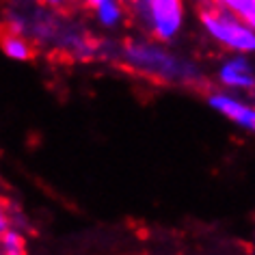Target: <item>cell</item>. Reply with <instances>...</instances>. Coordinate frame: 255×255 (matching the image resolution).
<instances>
[{
  "label": "cell",
  "mask_w": 255,
  "mask_h": 255,
  "mask_svg": "<svg viewBox=\"0 0 255 255\" xmlns=\"http://www.w3.org/2000/svg\"><path fill=\"white\" fill-rule=\"evenodd\" d=\"M69 0H43V4H48L50 9H63Z\"/></svg>",
  "instance_id": "8fae6325"
},
{
  "label": "cell",
  "mask_w": 255,
  "mask_h": 255,
  "mask_svg": "<svg viewBox=\"0 0 255 255\" xmlns=\"http://www.w3.org/2000/svg\"><path fill=\"white\" fill-rule=\"evenodd\" d=\"M141 22L158 41H171L184 22L182 0H134Z\"/></svg>",
  "instance_id": "7a4b0ae2"
},
{
  "label": "cell",
  "mask_w": 255,
  "mask_h": 255,
  "mask_svg": "<svg viewBox=\"0 0 255 255\" xmlns=\"http://www.w3.org/2000/svg\"><path fill=\"white\" fill-rule=\"evenodd\" d=\"M121 2H124V4H128V2H134V0H121Z\"/></svg>",
  "instance_id": "4fadbf2b"
},
{
  "label": "cell",
  "mask_w": 255,
  "mask_h": 255,
  "mask_svg": "<svg viewBox=\"0 0 255 255\" xmlns=\"http://www.w3.org/2000/svg\"><path fill=\"white\" fill-rule=\"evenodd\" d=\"M85 2H87V7H89V9H95L98 4L104 2V0H85Z\"/></svg>",
  "instance_id": "7c38bea8"
},
{
  "label": "cell",
  "mask_w": 255,
  "mask_h": 255,
  "mask_svg": "<svg viewBox=\"0 0 255 255\" xmlns=\"http://www.w3.org/2000/svg\"><path fill=\"white\" fill-rule=\"evenodd\" d=\"M221 82L236 89H251L255 85V78L245 59H234L221 67Z\"/></svg>",
  "instance_id": "8992f818"
},
{
  "label": "cell",
  "mask_w": 255,
  "mask_h": 255,
  "mask_svg": "<svg viewBox=\"0 0 255 255\" xmlns=\"http://www.w3.org/2000/svg\"><path fill=\"white\" fill-rule=\"evenodd\" d=\"M11 225V219H9V214L4 212V208L0 206V232H4V229H9Z\"/></svg>",
  "instance_id": "30bf717a"
},
{
  "label": "cell",
  "mask_w": 255,
  "mask_h": 255,
  "mask_svg": "<svg viewBox=\"0 0 255 255\" xmlns=\"http://www.w3.org/2000/svg\"><path fill=\"white\" fill-rule=\"evenodd\" d=\"M126 56L134 65L156 76H182V65L175 63L167 52L158 50L147 43H128Z\"/></svg>",
  "instance_id": "3957f363"
},
{
  "label": "cell",
  "mask_w": 255,
  "mask_h": 255,
  "mask_svg": "<svg viewBox=\"0 0 255 255\" xmlns=\"http://www.w3.org/2000/svg\"><path fill=\"white\" fill-rule=\"evenodd\" d=\"M0 50L13 61H30L35 59V48L26 41L24 33H17L7 24L0 26Z\"/></svg>",
  "instance_id": "5b68a950"
},
{
  "label": "cell",
  "mask_w": 255,
  "mask_h": 255,
  "mask_svg": "<svg viewBox=\"0 0 255 255\" xmlns=\"http://www.w3.org/2000/svg\"><path fill=\"white\" fill-rule=\"evenodd\" d=\"M214 2L223 4L255 30V0H214Z\"/></svg>",
  "instance_id": "ba28073f"
},
{
  "label": "cell",
  "mask_w": 255,
  "mask_h": 255,
  "mask_svg": "<svg viewBox=\"0 0 255 255\" xmlns=\"http://www.w3.org/2000/svg\"><path fill=\"white\" fill-rule=\"evenodd\" d=\"M95 11V17H98V22L102 26H117L121 22V17H124V2L121 0H104L102 4L93 9Z\"/></svg>",
  "instance_id": "52a82bcc"
},
{
  "label": "cell",
  "mask_w": 255,
  "mask_h": 255,
  "mask_svg": "<svg viewBox=\"0 0 255 255\" xmlns=\"http://www.w3.org/2000/svg\"><path fill=\"white\" fill-rule=\"evenodd\" d=\"M0 247H2L4 253L9 255H22L26 253V240H24V236L17 232V229H4V232H0Z\"/></svg>",
  "instance_id": "9c48e42d"
},
{
  "label": "cell",
  "mask_w": 255,
  "mask_h": 255,
  "mask_svg": "<svg viewBox=\"0 0 255 255\" xmlns=\"http://www.w3.org/2000/svg\"><path fill=\"white\" fill-rule=\"evenodd\" d=\"M210 106L216 108L219 113H223L227 119L236 121L238 126L255 132V111L253 108H249L247 104H242V102L229 98V95L216 93V95H210Z\"/></svg>",
  "instance_id": "277c9868"
},
{
  "label": "cell",
  "mask_w": 255,
  "mask_h": 255,
  "mask_svg": "<svg viewBox=\"0 0 255 255\" xmlns=\"http://www.w3.org/2000/svg\"><path fill=\"white\" fill-rule=\"evenodd\" d=\"M199 17L208 33L225 48L236 50V52H253L255 50V30L223 4L210 0L199 9Z\"/></svg>",
  "instance_id": "6da1fadb"
}]
</instances>
